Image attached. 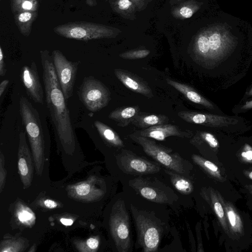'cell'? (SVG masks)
I'll use <instances>...</instances> for the list:
<instances>
[{
	"instance_id": "2",
	"label": "cell",
	"mask_w": 252,
	"mask_h": 252,
	"mask_svg": "<svg viewBox=\"0 0 252 252\" xmlns=\"http://www.w3.org/2000/svg\"><path fill=\"white\" fill-rule=\"evenodd\" d=\"M19 111L22 123L30 143L37 173H41L49 137L48 127L40 113L25 96L19 100Z\"/></svg>"
},
{
	"instance_id": "13",
	"label": "cell",
	"mask_w": 252,
	"mask_h": 252,
	"mask_svg": "<svg viewBox=\"0 0 252 252\" xmlns=\"http://www.w3.org/2000/svg\"><path fill=\"white\" fill-rule=\"evenodd\" d=\"M134 132L139 135L158 141L164 140L167 137L172 136L181 138H191L193 136L191 131L182 129L176 125L169 124L152 126Z\"/></svg>"
},
{
	"instance_id": "41",
	"label": "cell",
	"mask_w": 252,
	"mask_h": 252,
	"mask_svg": "<svg viewBox=\"0 0 252 252\" xmlns=\"http://www.w3.org/2000/svg\"><path fill=\"white\" fill-rule=\"evenodd\" d=\"M86 4L91 7L94 6L97 3L96 0H85Z\"/></svg>"
},
{
	"instance_id": "21",
	"label": "cell",
	"mask_w": 252,
	"mask_h": 252,
	"mask_svg": "<svg viewBox=\"0 0 252 252\" xmlns=\"http://www.w3.org/2000/svg\"><path fill=\"white\" fill-rule=\"evenodd\" d=\"M169 118L162 114H141L139 112L132 120L131 124L142 129L152 126L167 124Z\"/></svg>"
},
{
	"instance_id": "30",
	"label": "cell",
	"mask_w": 252,
	"mask_h": 252,
	"mask_svg": "<svg viewBox=\"0 0 252 252\" xmlns=\"http://www.w3.org/2000/svg\"><path fill=\"white\" fill-rule=\"evenodd\" d=\"M242 159L245 162H252V147L246 144L241 153Z\"/></svg>"
},
{
	"instance_id": "1",
	"label": "cell",
	"mask_w": 252,
	"mask_h": 252,
	"mask_svg": "<svg viewBox=\"0 0 252 252\" xmlns=\"http://www.w3.org/2000/svg\"><path fill=\"white\" fill-rule=\"evenodd\" d=\"M40 55L45 101L55 135L64 150L73 151L75 148V134L52 56L47 50L40 51Z\"/></svg>"
},
{
	"instance_id": "25",
	"label": "cell",
	"mask_w": 252,
	"mask_h": 252,
	"mask_svg": "<svg viewBox=\"0 0 252 252\" xmlns=\"http://www.w3.org/2000/svg\"><path fill=\"white\" fill-rule=\"evenodd\" d=\"M191 159L195 163L211 177L220 181L223 180L219 168L212 161L195 154L192 155Z\"/></svg>"
},
{
	"instance_id": "3",
	"label": "cell",
	"mask_w": 252,
	"mask_h": 252,
	"mask_svg": "<svg viewBox=\"0 0 252 252\" xmlns=\"http://www.w3.org/2000/svg\"><path fill=\"white\" fill-rule=\"evenodd\" d=\"M128 136L140 145L147 155L167 169L185 176L189 174L188 161L178 153H172L171 149L159 145L150 138L139 135L135 132L130 134Z\"/></svg>"
},
{
	"instance_id": "37",
	"label": "cell",
	"mask_w": 252,
	"mask_h": 252,
	"mask_svg": "<svg viewBox=\"0 0 252 252\" xmlns=\"http://www.w3.org/2000/svg\"><path fill=\"white\" fill-rule=\"evenodd\" d=\"M9 80L5 79L3 80L0 84V96L1 97L3 94L5 89L9 84Z\"/></svg>"
},
{
	"instance_id": "22",
	"label": "cell",
	"mask_w": 252,
	"mask_h": 252,
	"mask_svg": "<svg viewBox=\"0 0 252 252\" xmlns=\"http://www.w3.org/2000/svg\"><path fill=\"white\" fill-rule=\"evenodd\" d=\"M37 11H24L14 15V21L20 32L25 36L30 34L33 22L37 17Z\"/></svg>"
},
{
	"instance_id": "39",
	"label": "cell",
	"mask_w": 252,
	"mask_h": 252,
	"mask_svg": "<svg viewBox=\"0 0 252 252\" xmlns=\"http://www.w3.org/2000/svg\"><path fill=\"white\" fill-rule=\"evenodd\" d=\"M61 222L64 225H71L73 223V220L69 219L62 218L60 220Z\"/></svg>"
},
{
	"instance_id": "14",
	"label": "cell",
	"mask_w": 252,
	"mask_h": 252,
	"mask_svg": "<svg viewBox=\"0 0 252 252\" xmlns=\"http://www.w3.org/2000/svg\"><path fill=\"white\" fill-rule=\"evenodd\" d=\"M18 169L23 184L29 186L32 180L33 170L32 158L25 131H21L19 135Z\"/></svg>"
},
{
	"instance_id": "28",
	"label": "cell",
	"mask_w": 252,
	"mask_h": 252,
	"mask_svg": "<svg viewBox=\"0 0 252 252\" xmlns=\"http://www.w3.org/2000/svg\"><path fill=\"white\" fill-rule=\"evenodd\" d=\"M150 53L149 50L146 49L132 50L121 53L119 56L124 59H139L145 58Z\"/></svg>"
},
{
	"instance_id": "42",
	"label": "cell",
	"mask_w": 252,
	"mask_h": 252,
	"mask_svg": "<svg viewBox=\"0 0 252 252\" xmlns=\"http://www.w3.org/2000/svg\"><path fill=\"white\" fill-rule=\"evenodd\" d=\"M244 174L247 178L252 180V170H245Z\"/></svg>"
},
{
	"instance_id": "10",
	"label": "cell",
	"mask_w": 252,
	"mask_h": 252,
	"mask_svg": "<svg viewBox=\"0 0 252 252\" xmlns=\"http://www.w3.org/2000/svg\"><path fill=\"white\" fill-rule=\"evenodd\" d=\"M121 169L125 173L133 175H144L158 172L160 167L146 158L123 150L118 158Z\"/></svg>"
},
{
	"instance_id": "15",
	"label": "cell",
	"mask_w": 252,
	"mask_h": 252,
	"mask_svg": "<svg viewBox=\"0 0 252 252\" xmlns=\"http://www.w3.org/2000/svg\"><path fill=\"white\" fill-rule=\"evenodd\" d=\"M130 184L135 190L148 200L158 203L168 202L166 193L147 179L141 177L136 178L131 180Z\"/></svg>"
},
{
	"instance_id": "4",
	"label": "cell",
	"mask_w": 252,
	"mask_h": 252,
	"mask_svg": "<svg viewBox=\"0 0 252 252\" xmlns=\"http://www.w3.org/2000/svg\"><path fill=\"white\" fill-rule=\"evenodd\" d=\"M131 210L136 228L138 242L142 251H157L161 237V227L147 213L139 211L132 205Z\"/></svg>"
},
{
	"instance_id": "7",
	"label": "cell",
	"mask_w": 252,
	"mask_h": 252,
	"mask_svg": "<svg viewBox=\"0 0 252 252\" xmlns=\"http://www.w3.org/2000/svg\"><path fill=\"white\" fill-rule=\"evenodd\" d=\"M232 41L229 35L214 31L209 35H202L197 41V52L205 61H218L230 51Z\"/></svg>"
},
{
	"instance_id": "26",
	"label": "cell",
	"mask_w": 252,
	"mask_h": 252,
	"mask_svg": "<svg viewBox=\"0 0 252 252\" xmlns=\"http://www.w3.org/2000/svg\"><path fill=\"white\" fill-rule=\"evenodd\" d=\"M190 143L195 146L206 143L214 149H217L219 147V142L215 136L206 131H197L195 135L190 139Z\"/></svg>"
},
{
	"instance_id": "5",
	"label": "cell",
	"mask_w": 252,
	"mask_h": 252,
	"mask_svg": "<svg viewBox=\"0 0 252 252\" xmlns=\"http://www.w3.org/2000/svg\"><path fill=\"white\" fill-rule=\"evenodd\" d=\"M54 32L62 37L89 41L111 37L113 31L102 25L89 22H68L54 27Z\"/></svg>"
},
{
	"instance_id": "11",
	"label": "cell",
	"mask_w": 252,
	"mask_h": 252,
	"mask_svg": "<svg viewBox=\"0 0 252 252\" xmlns=\"http://www.w3.org/2000/svg\"><path fill=\"white\" fill-rule=\"evenodd\" d=\"M21 78L29 96L34 102L43 104V89L35 62H32L30 65H25L22 67Z\"/></svg>"
},
{
	"instance_id": "12",
	"label": "cell",
	"mask_w": 252,
	"mask_h": 252,
	"mask_svg": "<svg viewBox=\"0 0 252 252\" xmlns=\"http://www.w3.org/2000/svg\"><path fill=\"white\" fill-rule=\"evenodd\" d=\"M178 115L186 122L213 127L226 126L236 120L226 116L192 111H181Z\"/></svg>"
},
{
	"instance_id": "32",
	"label": "cell",
	"mask_w": 252,
	"mask_h": 252,
	"mask_svg": "<svg viewBox=\"0 0 252 252\" xmlns=\"http://www.w3.org/2000/svg\"><path fill=\"white\" fill-rule=\"evenodd\" d=\"M6 71V65L4 60L2 48L0 46V75L2 77L5 75Z\"/></svg>"
},
{
	"instance_id": "44",
	"label": "cell",
	"mask_w": 252,
	"mask_h": 252,
	"mask_svg": "<svg viewBox=\"0 0 252 252\" xmlns=\"http://www.w3.org/2000/svg\"><path fill=\"white\" fill-rule=\"evenodd\" d=\"M248 95L249 96H251V95H252V87L251 88V89L250 90V91L248 92Z\"/></svg>"
},
{
	"instance_id": "6",
	"label": "cell",
	"mask_w": 252,
	"mask_h": 252,
	"mask_svg": "<svg viewBox=\"0 0 252 252\" xmlns=\"http://www.w3.org/2000/svg\"><path fill=\"white\" fill-rule=\"evenodd\" d=\"M110 228L117 251L129 252L131 247L129 217L122 200L117 201L114 206Z\"/></svg>"
},
{
	"instance_id": "17",
	"label": "cell",
	"mask_w": 252,
	"mask_h": 252,
	"mask_svg": "<svg viewBox=\"0 0 252 252\" xmlns=\"http://www.w3.org/2000/svg\"><path fill=\"white\" fill-rule=\"evenodd\" d=\"M201 194L203 197L210 205L225 233L229 235L230 232L224 209L217 194V190L211 187L203 188L201 190Z\"/></svg>"
},
{
	"instance_id": "16",
	"label": "cell",
	"mask_w": 252,
	"mask_h": 252,
	"mask_svg": "<svg viewBox=\"0 0 252 252\" xmlns=\"http://www.w3.org/2000/svg\"><path fill=\"white\" fill-rule=\"evenodd\" d=\"M118 79L127 88L148 98H153V92L147 83L136 75L121 68L114 70Z\"/></svg>"
},
{
	"instance_id": "35",
	"label": "cell",
	"mask_w": 252,
	"mask_h": 252,
	"mask_svg": "<svg viewBox=\"0 0 252 252\" xmlns=\"http://www.w3.org/2000/svg\"><path fill=\"white\" fill-rule=\"evenodd\" d=\"M131 4V2L129 0H120L118 2V5L121 9H126Z\"/></svg>"
},
{
	"instance_id": "27",
	"label": "cell",
	"mask_w": 252,
	"mask_h": 252,
	"mask_svg": "<svg viewBox=\"0 0 252 252\" xmlns=\"http://www.w3.org/2000/svg\"><path fill=\"white\" fill-rule=\"evenodd\" d=\"M10 6L13 14L24 11H37V0H10Z\"/></svg>"
},
{
	"instance_id": "24",
	"label": "cell",
	"mask_w": 252,
	"mask_h": 252,
	"mask_svg": "<svg viewBox=\"0 0 252 252\" xmlns=\"http://www.w3.org/2000/svg\"><path fill=\"white\" fill-rule=\"evenodd\" d=\"M164 171L169 176L171 182L178 191L184 194H189L192 192L193 185L188 178L168 169Z\"/></svg>"
},
{
	"instance_id": "38",
	"label": "cell",
	"mask_w": 252,
	"mask_h": 252,
	"mask_svg": "<svg viewBox=\"0 0 252 252\" xmlns=\"http://www.w3.org/2000/svg\"><path fill=\"white\" fill-rule=\"evenodd\" d=\"M5 173L4 172V170H3V168L2 167V164L0 163V190L2 189V186L4 184V182L5 180Z\"/></svg>"
},
{
	"instance_id": "29",
	"label": "cell",
	"mask_w": 252,
	"mask_h": 252,
	"mask_svg": "<svg viewBox=\"0 0 252 252\" xmlns=\"http://www.w3.org/2000/svg\"><path fill=\"white\" fill-rule=\"evenodd\" d=\"M18 218L23 223H30L34 218L32 212L27 209H22L18 213Z\"/></svg>"
},
{
	"instance_id": "43",
	"label": "cell",
	"mask_w": 252,
	"mask_h": 252,
	"mask_svg": "<svg viewBox=\"0 0 252 252\" xmlns=\"http://www.w3.org/2000/svg\"><path fill=\"white\" fill-rule=\"evenodd\" d=\"M245 188L252 195V184L247 185L245 186Z\"/></svg>"
},
{
	"instance_id": "20",
	"label": "cell",
	"mask_w": 252,
	"mask_h": 252,
	"mask_svg": "<svg viewBox=\"0 0 252 252\" xmlns=\"http://www.w3.org/2000/svg\"><path fill=\"white\" fill-rule=\"evenodd\" d=\"M139 112L138 106L122 107L112 111L108 118L115 121L118 126L124 127L131 124L132 119Z\"/></svg>"
},
{
	"instance_id": "23",
	"label": "cell",
	"mask_w": 252,
	"mask_h": 252,
	"mask_svg": "<svg viewBox=\"0 0 252 252\" xmlns=\"http://www.w3.org/2000/svg\"><path fill=\"white\" fill-rule=\"evenodd\" d=\"M94 126L102 138L108 144L118 148L124 147L123 141L111 127L99 121H95Z\"/></svg>"
},
{
	"instance_id": "8",
	"label": "cell",
	"mask_w": 252,
	"mask_h": 252,
	"mask_svg": "<svg viewBox=\"0 0 252 252\" xmlns=\"http://www.w3.org/2000/svg\"><path fill=\"white\" fill-rule=\"evenodd\" d=\"M80 100L90 111L96 112L108 105L110 92L101 81L93 76L85 77L79 88Z\"/></svg>"
},
{
	"instance_id": "33",
	"label": "cell",
	"mask_w": 252,
	"mask_h": 252,
	"mask_svg": "<svg viewBox=\"0 0 252 252\" xmlns=\"http://www.w3.org/2000/svg\"><path fill=\"white\" fill-rule=\"evenodd\" d=\"M86 245L91 250L96 249L99 245V241L95 238H90L87 240Z\"/></svg>"
},
{
	"instance_id": "34",
	"label": "cell",
	"mask_w": 252,
	"mask_h": 252,
	"mask_svg": "<svg viewBox=\"0 0 252 252\" xmlns=\"http://www.w3.org/2000/svg\"><path fill=\"white\" fill-rule=\"evenodd\" d=\"M180 13L185 18H190L192 15V10L187 7H183L180 9Z\"/></svg>"
},
{
	"instance_id": "19",
	"label": "cell",
	"mask_w": 252,
	"mask_h": 252,
	"mask_svg": "<svg viewBox=\"0 0 252 252\" xmlns=\"http://www.w3.org/2000/svg\"><path fill=\"white\" fill-rule=\"evenodd\" d=\"M166 81L168 84L182 93L190 101L201 105L208 109H214L213 104L201 95L192 87L170 78H166Z\"/></svg>"
},
{
	"instance_id": "18",
	"label": "cell",
	"mask_w": 252,
	"mask_h": 252,
	"mask_svg": "<svg viewBox=\"0 0 252 252\" xmlns=\"http://www.w3.org/2000/svg\"><path fill=\"white\" fill-rule=\"evenodd\" d=\"M217 193L224 209L229 232L237 236L242 235L243 232V224L237 209L230 202L226 200L217 190Z\"/></svg>"
},
{
	"instance_id": "36",
	"label": "cell",
	"mask_w": 252,
	"mask_h": 252,
	"mask_svg": "<svg viewBox=\"0 0 252 252\" xmlns=\"http://www.w3.org/2000/svg\"><path fill=\"white\" fill-rule=\"evenodd\" d=\"M44 205L48 208L54 209L57 206V204L56 202L52 200L46 199L44 202Z\"/></svg>"
},
{
	"instance_id": "9",
	"label": "cell",
	"mask_w": 252,
	"mask_h": 252,
	"mask_svg": "<svg viewBox=\"0 0 252 252\" xmlns=\"http://www.w3.org/2000/svg\"><path fill=\"white\" fill-rule=\"evenodd\" d=\"M52 57L59 82L67 101L73 94L79 62L68 60L59 50L53 51Z\"/></svg>"
},
{
	"instance_id": "40",
	"label": "cell",
	"mask_w": 252,
	"mask_h": 252,
	"mask_svg": "<svg viewBox=\"0 0 252 252\" xmlns=\"http://www.w3.org/2000/svg\"><path fill=\"white\" fill-rule=\"evenodd\" d=\"M241 109L243 110H248L252 109V100L248 101L242 106Z\"/></svg>"
},
{
	"instance_id": "31",
	"label": "cell",
	"mask_w": 252,
	"mask_h": 252,
	"mask_svg": "<svg viewBox=\"0 0 252 252\" xmlns=\"http://www.w3.org/2000/svg\"><path fill=\"white\" fill-rule=\"evenodd\" d=\"M76 192L80 196H85L91 190V186L87 183H82L76 187Z\"/></svg>"
}]
</instances>
